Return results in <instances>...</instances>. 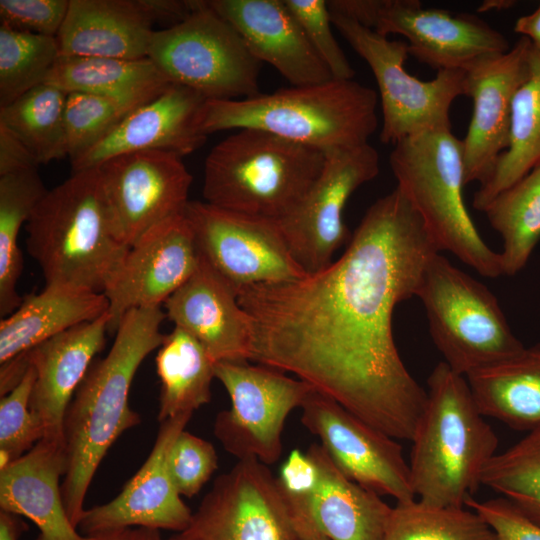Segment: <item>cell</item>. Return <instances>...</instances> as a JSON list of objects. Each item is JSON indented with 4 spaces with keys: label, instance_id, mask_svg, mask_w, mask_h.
<instances>
[{
    "label": "cell",
    "instance_id": "6da1fadb",
    "mask_svg": "<svg viewBox=\"0 0 540 540\" xmlns=\"http://www.w3.org/2000/svg\"><path fill=\"white\" fill-rule=\"evenodd\" d=\"M438 252L396 187L369 207L327 267L238 290L253 326L251 360L294 373L378 430L412 441L427 392L401 360L392 318Z\"/></svg>",
    "mask_w": 540,
    "mask_h": 540
},
{
    "label": "cell",
    "instance_id": "7a4b0ae2",
    "mask_svg": "<svg viewBox=\"0 0 540 540\" xmlns=\"http://www.w3.org/2000/svg\"><path fill=\"white\" fill-rule=\"evenodd\" d=\"M161 306L134 308L122 318L108 354L94 360L64 417L67 466L61 493L67 515L78 529L84 501L104 456L130 428L141 423L128 403L129 390L143 360L164 339Z\"/></svg>",
    "mask_w": 540,
    "mask_h": 540
},
{
    "label": "cell",
    "instance_id": "3957f363",
    "mask_svg": "<svg viewBox=\"0 0 540 540\" xmlns=\"http://www.w3.org/2000/svg\"><path fill=\"white\" fill-rule=\"evenodd\" d=\"M26 248L45 284L103 293L130 246L115 224L98 167L48 190L25 224Z\"/></svg>",
    "mask_w": 540,
    "mask_h": 540
},
{
    "label": "cell",
    "instance_id": "277c9868",
    "mask_svg": "<svg viewBox=\"0 0 540 540\" xmlns=\"http://www.w3.org/2000/svg\"><path fill=\"white\" fill-rule=\"evenodd\" d=\"M427 386L412 438V487L422 503L463 508L496 455L498 437L479 411L465 376L442 361L433 368Z\"/></svg>",
    "mask_w": 540,
    "mask_h": 540
},
{
    "label": "cell",
    "instance_id": "5b68a950",
    "mask_svg": "<svg viewBox=\"0 0 540 540\" xmlns=\"http://www.w3.org/2000/svg\"><path fill=\"white\" fill-rule=\"evenodd\" d=\"M377 105L370 87L331 79L243 99L207 100L201 128L206 135L260 129L326 152L369 143L378 127Z\"/></svg>",
    "mask_w": 540,
    "mask_h": 540
},
{
    "label": "cell",
    "instance_id": "8992f818",
    "mask_svg": "<svg viewBox=\"0 0 540 540\" xmlns=\"http://www.w3.org/2000/svg\"><path fill=\"white\" fill-rule=\"evenodd\" d=\"M326 152L254 128L235 130L204 162L202 194L214 206L281 220L303 201Z\"/></svg>",
    "mask_w": 540,
    "mask_h": 540
},
{
    "label": "cell",
    "instance_id": "52a82bcc",
    "mask_svg": "<svg viewBox=\"0 0 540 540\" xmlns=\"http://www.w3.org/2000/svg\"><path fill=\"white\" fill-rule=\"evenodd\" d=\"M393 146L389 164L397 188L420 216L438 250L452 253L484 277L503 275L500 253L482 239L464 201L461 139L451 129H436Z\"/></svg>",
    "mask_w": 540,
    "mask_h": 540
},
{
    "label": "cell",
    "instance_id": "ba28073f",
    "mask_svg": "<svg viewBox=\"0 0 540 540\" xmlns=\"http://www.w3.org/2000/svg\"><path fill=\"white\" fill-rule=\"evenodd\" d=\"M416 296L444 362L460 375L466 377L524 348L492 292L440 252L425 267Z\"/></svg>",
    "mask_w": 540,
    "mask_h": 540
},
{
    "label": "cell",
    "instance_id": "9c48e42d",
    "mask_svg": "<svg viewBox=\"0 0 540 540\" xmlns=\"http://www.w3.org/2000/svg\"><path fill=\"white\" fill-rule=\"evenodd\" d=\"M147 58L172 84L208 100L243 99L259 94V62L239 34L208 1L181 23L155 30Z\"/></svg>",
    "mask_w": 540,
    "mask_h": 540
},
{
    "label": "cell",
    "instance_id": "30bf717a",
    "mask_svg": "<svg viewBox=\"0 0 540 540\" xmlns=\"http://www.w3.org/2000/svg\"><path fill=\"white\" fill-rule=\"evenodd\" d=\"M330 15L332 24L374 75L382 111V143L395 145L422 132L451 129V105L465 96V70H441L432 80L422 81L404 67L409 56L405 41L390 40L343 15Z\"/></svg>",
    "mask_w": 540,
    "mask_h": 540
},
{
    "label": "cell",
    "instance_id": "8fae6325",
    "mask_svg": "<svg viewBox=\"0 0 540 540\" xmlns=\"http://www.w3.org/2000/svg\"><path fill=\"white\" fill-rule=\"evenodd\" d=\"M329 11L388 37L403 36L409 55L441 70H467L505 53L507 38L475 14L425 8L419 0H329Z\"/></svg>",
    "mask_w": 540,
    "mask_h": 540
},
{
    "label": "cell",
    "instance_id": "7c38bea8",
    "mask_svg": "<svg viewBox=\"0 0 540 540\" xmlns=\"http://www.w3.org/2000/svg\"><path fill=\"white\" fill-rule=\"evenodd\" d=\"M166 540H303L278 478L255 457L218 476L187 527Z\"/></svg>",
    "mask_w": 540,
    "mask_h": 540
},
{
    "label": "cell",
    "instance_id": "4fadbf2b",
    "mask_svg": "<svg viewBox=\"0 0 540 540\" xmlns=\"http://www.w3.org/2000/svg\"><path fill=\"white\" fill-rule=\"evenodd\" d=\"M215 378L231 400V408L215 418V437L238 460L255 457L267 466L274 464L282 453L288 415L316 388L280 370L247 362H217Z\"/></svg>",
    "mask_w": 540,
    "mask_h": 540
},
{
    "label": "cell",
    "instance_id": "5bb4252c",
    "mask_svg": "<svg viewBox=\"0 0 540 540\" xmlns=\"http://www.w3.org/2000/svg\"><path fill=\"white\" fill-rule=\"evenodd\" d=\"M185 217L199 254L238 292L291 281L307 273L294 258L277 220L189 201Z\"/></svg>",
    "mask_w": 540,
    "mask_h": 540
},
{
    "label": "cell",
    "instance_id": "9a60e30c",
    "mask_svg": "<svg viewBox=\"0 0 540 540\" xmlns=\"http://www.w3.org/2000/svg\"><path fill=\"white\" fill-rule=\"evenodd\" d=\"M379 173V154L369 143L326 151L323 169L299 206L278 220L289 248L306 273L333 261L348 240L344 209L351 195Z\"/></svg>",
    "mask_w": 540,
    "mask_h": 540
},
{
    "label": "cell",
    "instance_id": "2e32d148",
    "mask_svg": "<svg viewBox=\"0 0 540 540\" xmlns=\"http://www.w3.org/2000/svg\"><path fill=\"white\" fill-rule=\"evenodd\" d=\"M301 423L319 437L348 479L397 503L416 499L409 463L395 438L368 424L332 397L314 389L300 407Z\"/></svg>",
    "mask_w": 540,
    "mask_h": 540
},
{
    "label": "cell",
    "instance_id": "e0dca14e",
    "mask_svg": "<svg viewBox=\"0 0 540 540\" xmlns=\"http://www.w3.org/2000/svg\"><path fill=\"white\" fill-rule=\"evenodd\" d=\"M117 229L129 246L155 225L185 214L192 175L164 151L114 156L98 166Z\"/></svg>",
    "mask_w": 540,
    "mask_h": 540
},
{
    "label": "cell",
    "instance_id": "ac0fdd59",
    "mask_svg": "<svg viewBox=\"0 0 540 540\" xmlns=\"http://www.w3.org/2000/svg\"><path fill=\"white\" fill-rule=\"evenodd\" d=\"M192 229L185 214L169 218L130 246L103 294L108 300V333L134 308L156 307L174 294L199 264Z\"/></svg>",
    "mask_w": 540,
    "mask_h": 540
},
{
    "label": "cell",
    "instance_id": "d6986e66",
    "mask_svg": "<svg viewBox=\"0 0 540 540\" xmlns=\"http://www.w3.org/2000/svg\"><path fill=\"white\" fill-rule=\"evenodd\" d=\"M531 52V42L520 37L509 51L483 58L465 70V96L473 102L461 139L466 185L484 182L508 147L512 103L530 75Z\"/></svg>",
    "mask_w": 540,
    "mask_h": 540
},
{
    "label": "cell",
    "instance_id": "ffe728a7",
    "mask_svg": "<svg viewBox=\"0 0 540 540\" xmlns=\"http://www.w3.org/2000/svg\"><path fill=\"white\" fill-rule=\"evenodd\" d=\"M192 413L160 423L153 448L136 474L111 501L84 511L78 525L82 535L127 527H146L180 532L193 512L181 499L170 475L167 459L177 436L185 430Z\"/></svg>",
    "mask_w": 540,
    "mask_h": 540
},
{
    "label": "cell",
    "instance_id": "44dd1931",
    "mask_svg": "<svg viewBox=\"0 0 540 540\" xmlns=\"http://www.w3.org/2000/svg\"><path fill=\"white\" fill-rule=\"evenodd\" d=\"M207 100L188 87L169 84L71 162L73 172L98 167L114 156L130 152L164 151L181 157L195 152L207 139L201 128Z\"/></svg>",
    "mask_w": 540,
    "mask_h": 540
},
{
    "label": "cell",
    "instance_id": "7402d4cb",
    "mask_svg": "<svg viewBox=\"0 0 540 540\" xmlns=\"http://www.w3.org/2000/svg\"><path fill=\"white\" fill-rule=\"evenodd\" d=\"M164 307L169 320L196 338L216 363L251 360V318L237 290L201 255L195 272Z\"/></svg>",
    "mask_w": 540,
    "mask_h": 540
},
{
    "label": "cell",
    "instance_id": "603a6c76",
    "mask_svg": "<svg viewBox=\"0 0 540 540\" xmlns=\"http://www.w3.org/2000/svg\"><path fill=\"white\" fill-rule=\"evenodd\" d=\"M208 4L259 62L270 64L292 86L333 79L284 0H209Z\"/></svg>",
    "mask_w": 540,
    "mask_h": 540
},
{
    "label": "cell",
    "instance_id": "cb8c5ba5",
    "mask_svg": "<svg viewBox=\"0 0 540 540\" xmlns=\"http://www.w3.org/2000/svg\"><path fill=\"white\" fill-rule=\"evenodd\" d=\"M108 312L76 325L27 352L35 380L29 408L42 422L45 437L64 443L66 410L94 357L106 342ZM65 444V443H64Z\"/></svg>",
    "mask_w": 540,
    "mask_h": 540
},
{
    "label": "cell",
    "instance_id": "d4e9b609",
    "mask_svg": "<svg viewBox=\"0 0 540 540\" xmlns=\"http://www.w3.org/2000/svg\"><path fill=\"white\" fill-rule=\"evenodd\" d=\"M67 466L65 444L43 438L0 470V508L31 520L36 540H84L65 509L60 477Z\"/></svg>",
    "mask_w": 540,
    "mask_h": 540
},
{
    "label": "cell",
    "instance_id": "484cf974",
    "mask_svg": "<svg viewBox=\"0 0 540 540\" xmlns=\"http://www.w3.org/2000/svg\"><path fill=\"white\" fill-rule=\"evenodd\" d=\"M154 31L138 0H70L56 38L61 56L142 59Z\"/></svg>",
    "mask_w": 540,
    "mask_h": 540
},
{
    "label": "cell",
    "instance_id": "4316f807",
    "mask_svg": "<svg viewBox=\"0 0 540 540\" xmlns=\"http://www.w3.org/2000/svg\"><path fill=\"white\" fill-rule=\"evenodd\" d=\"M306 453L317 466V485L310 494L289 496L303 503L330 540H382L392 507L342 474L321 444H311Z\"/></svg>",
    "mask_w": 540,
    "mask_h": 540
},
{
    "label": "cell",
    "instance_id": "83f0119b",
    "mask_svg": "<svg viewBox=\"0 0 540 540\" xmlns=\"http://www.w3.org/2000/svg\"><path fill=\"white\" fill-rule=\"evenodd\" d=\"M103 293L68 284H45L25 296L0 322V364L29 352L42 342L108 311Z\"/></svg>",
    "mask_w": 540,
    "mask_h": 540
},
{
    "label": "cell",
    "instance_id": "f1b7e54d",
    "mask_svg": "<svg viewBox=\"0 0 540 540\" xmlns=\"http://www.w3.org/2000/svg\"><path fill=\"white\" fill-rule=\"evenodd\" d=\"M466 379L484 417L519 431L540 427V343L477 369Z\"/></svg>",
    "mask_w": 540,
    "mask_h": 540
},
{
    "label": "cell",
    "instance_id": "f546056e",
    "mask_svg": "<svg viewBox=\"0 0 540 540\" xmlns=\"http://www.w3.org/2000/svg\"><path fill=\"white\" fill-rule=\"evenodd\" d=\"M45 83L67 93L113 98L134 109L171 84L147 57L118 59L61 55Z\"/></svg>",
    "mask_w": 540,
    "mask_h": 540
},
{
    "label": "cell",
    "instance_id": "4dcf8cb0",
    "mask_svg": "<svg viewBox=\"0 0 540 540\" xmlns=\"http://www.w3.org/2000/svg\"><path fill=\"white\" fill-rule=\"evenodd\" d=\"M540 165V53L532 47L531 71L517 90L511 108L509 144L488 178L474 193L473 207L483 212L490 202Z\"/></svg>",
    "mask_w": 540,
    "mask_h": 540
},
{
    "label": "cell",
    "instance_id": "1f68e13d",
    "mask_svg": "<svg viewBox=\"0 0 540 540\" xmlns=\"http://www.w3.org/2000/svg\"><path fill=\"white\" fill-rule=\"evenodd\" d=\"M161 382L158 421L192 413L211 400L216 362L188 332L174 326L155 358Z\"/></svg>",
    "mask_w": 540,
    "mask_h": 540
},
{
    "label": "cell",
    "instance_id": "d6a6232c",
    "mask_svg": "<svg viewBox=\"0 0 540 540\" xmlns=\"http://www.w3.org/2000/svg\"><path fill=\"white\" fill-rule=\"evenodd\" d=\"M37 168L0 176V316L15 311L23 298L16 286L23 270L18 236L46 194Z\"/></svg>",
    "mask_w": 540,
    "mask_h": 540
},
{
    "label": "cell",
    "instance_id": "836d02e7",
    "mask_svg": "<svg viewBox=\"0 0 540 540\" xmlns=\"http://www.w3.org/2000/svg\"><path fill=\"white\" fill-rule=\"evenodd\" d=\"M483 212L503 240V275L517 274L540 241V165L499 193Z\"/></svg>",
    "mask_w": 540,
    "mask_h": 540
},
{
    "label": "cell",
    "instance_id": "e575fe53",
    "mask_svg": "<svg viewBox=\"0 0 540 540\" xmlns=\"http://www.w3.org/2000/svg\"><path fill=\"white\" fill-rule=\"evenodd\" d=\"M67 95L57 86L43 83L0 108V124L21 140L38 165L67 156Z\"/></svg>",
    "mask_w": 540,
    "mask_h": 540
},
{
    "label": "cell",
    "instance_id": "d590c367",
    "mask_svg": "<svg viewBox=\"0 0 540 540\" xmlns=\"http://www.w3.org/2000/svg\"><path fill=\"white\" fill-rule=\"evenodd\" d=\"M382 540H496V536L471 509L436 507L415 499L392 507Z\"/></svg>",
    "mask_w": 540,
    "mask_h": 540
},
{
    "label": "cell",
    "instance_id": "8d00e7d4",
    "mask_svg": "<svg viewBox=\"0 0 540 540\" xmlns=\"http://www.w3.org/2000/svg\"><path fill=\"white\" fill-rule=\"evenodd\" d=\"M59 57L56 37L0 24V108L45 83Z\"/></svg>",
    "mask_w": 540,
    "mask_h": 540
},
{
    "label": "cell",
    "instance_id": "74e56055",
    "mask_svg": "<svg viewBox=\"0 0 540 540\" xmlns=\"http://www.w3.org/2000/svg\"><path fill=\"white\" fill-rule=\"evenodd\" d=\"M485 485L540 525V427L496 454L481 476Z\"/></svg>",
    "mask_w": 540,
    "mask_h": 540
},
{
    "label": "cell",
    "instance_id": "f35d334b",
    "mask_svg": "<svg viewBox=\"0 0 540 540\" xmlns=\"http://www.w3.org/2000/svg\"><path fill=\"white\" fill-rule=\"evenodd\" d=\"M134 108L116 99L80 92L67 95L65 135L73 162L102 140Z\"/></svg>",
    "mask_w": 540,
    "mask_h": 540
},
{
    "label": "cell",
    "instance_id": "ab89813d",
    "mask_svg": "<svg viewBox=\"0 0 540 540\" xmlns=\"http://www.w3.org/2000/svg\"><path fill=\"white\" fill-rule=\"evenodd\" d=\"M34 380L30 365L20 383L0 399V470L45 437L41 420L29 408Z\"/></svg>",
    "mask_w": 540,
    "mask_h": 540
},
{
    "label": "cell",
    "instance_id": "60d3db41",
    "mask_svg": "<svg viewBox=\"0 0 540 540\" xmlns=\"http://www.w3.org/2000/svg\"><path fill=\"white\" fill-rule=\"evenodd\" d=\"M299 22L309 43L333 79L351 80L355 71L332 32L331 15L325 0H284Z\"/></svg>",
    "mask_w": 540,
    "mask_h": 540
},
{
    "label": "cell",
    "instance_id": "b9f144b4",
    "mask_svg": "<svg viewBox=\"0 0 540 540\" xmlns=\"http://www.w3.org/2000/svg\"><path fill=\"white\" fill-rule=\"evenodd\" d=\"M167 464L180 495L191 498L215 472L218 458L209 441L183 430L170 448Z\"/></svg>",
    "mask_w": 540,
    "mask_h": 540
},
{
    "label": "cell",
    "instance_id": "7bdbcfd3",
    "mask_svg": "<svg viewBox=\"0 0 540 540\" xmlns=\"http://www.w3.org/2000/svg\"><path fill=\"white\" fill-rule=\"evenodd\" d=\"M70 0H0V23L11 29L56 37Z\"/></svg>",
    "mask_w": 540,
    "mask_h": 540
},
{
    "label": "cell",
    "instance_id": "ee69618b",
    "mask_svg": "<svg viewBox=\"0 0 540 540\" xmlns=\"http://www.w3.org/2000/svg\"><path fill=\"white\" fill-rule=\"evenodd\" d=\"M465 506L488 524L496 540H540V525L504 497L478 501L471 496L465 501Z\"/></svg>",
    "mask_w": 540,
    "mask_h": 540
},
{
    "label": "cell",
    "instance_id": "f6af8a7d",
    "mask_svg": "<svg viewBox=\"0 0 540 540\" xmlns=\"http://www.w3.org/2000/svg\"><path fill=\"white\" fill-rule=\"evenodd\" d=\"M277 478L288 495L299 496L310 494L314 490L319 473L316 464L306 452L294 449L282 464Z\"/></svg>",
    "mask_w": 540,
    "mask_h": 540
},
{
    "label": "cell",
    "instance_id": "bcb514c9",
    "mask_svg": "<svg viewBox=\"0 0 540 540\" xmlns=\"http://www.w3.org/2000/svg\"><path fill=\"white\" fill-rule=\"evenodd\" d=\"M37 166L29 149L7 127L0 124V176Z\"/></svg>",
    "mask_w": 540,
    "mask_h": 540
},
{
    "label": "cell",
    "instance_id": "7dc6e473",
    "mask_svg": "<svg viewBox=\"0 0 540 540\" xmlns=\"http://www.w3.org/2000/svg\"><path fill=\"white\" fill-rule=\"evenodd\" d=\"M152 23L171 27L181 23L198 7L200 0H138ZM165 27V28H167Z\"/></svg>",
    "mask_w": 540,
    "mask_h": 540
},
{
    "label": "cell",
    "instance_id": "c3c4849f",
    "mask_svg": "<svg viewBox=\"0 0 540 540\" xmlns=\"http://www.w3.org/2000/svg\"><path fill=\"white\" fill-rule=\"evenodd\" d=\"M84 540H163L160 530L146 527H127L122 529L84 535Z\"/></svg>",
    "mask_w": 540,
    "mask_h": 540
},
{
    "label": "cell",
    "instance_id": "681fc988",
    "mask_svg": "<svg viewBox=\"0 0 540 540\" xmlns=\"http://www.w3.org/2000/svg\"><path fill=\"white\" fill-rule=\"evenodd\" d=\"M513 29L521 37L527 38L533 49L540 53V3L533 12L519 17Z\"/></svg>",
    "mask_w": 540,
    "mask_h": 540
},
{
    "label": "cell",
    "instance_id": "f907efd6",
    "mask_svg": "<svg viewBox=\"0 0 540 540\" xmlns=\"http://www.w3.org/2000/svg\"><path fill=\"white\" fill-rule=\"evenodd\" d=\"M289 499L303 540H330L318 529L303 503L295 498Z\"/></svg>",
    "mask_w": 540,
    "mask_h": 540
},
{
    "label": "cell",
    "instance_id": "816d5d0a",
    "mask_svg": "<svg viewBox=\"0 0 540 540\" xmlns=\"http://www.w3.org/2000/svg\"><path fill=\"white\" fill-rule=\"evenodd\" d=\"M27 529V524L19 515L0 511V540H18Z\"/></svg>",
    "mask_w": 540,
    "mask_h": 540
},
{
    "label": "cell",
    "instance_id": "f5cc1de1",
    "mask_svg": "<svg viewBox=\"0 0 540 540\" xmlns=\"http://www.w3.org/2000/svg\"><path fill=\"white\" fill-rule=\"evenodd\" d=\"M517 2L513 0H485L477 8L478 12H487L489 10H506L514 6Z\"/></svg>",
    "mask_w": 540,
    "mask_h": 540
}]
</instances>
